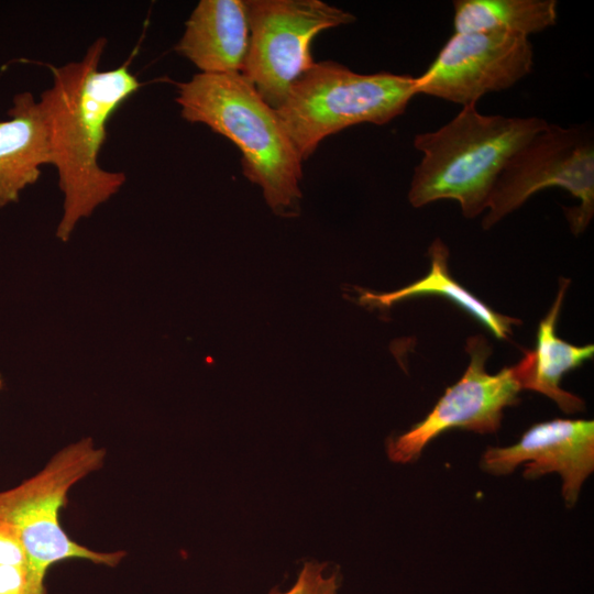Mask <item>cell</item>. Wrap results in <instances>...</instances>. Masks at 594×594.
Masks as SVG:
<instances>
[{
  "instance_id": "5b68a950",
  "label": "cell",
  "mask_w": 594,
  "mask_h": 594,
  "mask_svg": "<svg viewBox=\"0 0 594 594\" xmlns=\"http://www.w3.org/2000/svg\"><path fill=\"white\" fill-rule=\"evenodd\" d=\"M103 449L90 438L62 449L45 468L18 486L0 492V520L14 526L23 541L30 568L31 594H46L47 570L66 559H86L116 566L123 551L97 552L73 541L59 524V510L78 481L102 466Z\"/></svg>"
},
{
  "instance_id": "8fae6325",
  "label": "cell",
  "mask_w": 594,
  "mask_h": 594,
  "mask_svg": "<svg viewBox=\"0 0 594 594\" xmlns=\"http://www.w3.org/2000/svg\"><path fill=\"white\" fill-rule=\"evenodd\" d=\"M250 29L243 0H201L185 23L175 46L204 74L241 73Z\"/></svg>"
},
{
  "instance_id": "277c9868",
  "label": "cell",
  "mask_w": 594,
  "mask_h": 594,
  "mask_svg": "<svg viewBox=\"0 0 594 594\" xmlns=\"http://www.w3.org/2000/svg\"><path fill=\"white\" fill-rule=\"evenodd\" d=\"M416 95L410 75L360 74L326 61L294 81L276 113L305 161L331 134L360 123H388Z\"/></svg>"
},
{
  "instance_id": "3957f363",
  "label": "cell",
  "mask_w": 594,
  "mask_h": 594,
  "mask_svg": "<svg viewBox=\"0 0 594 594\" xmlns=\"http://www.w3.org/2000/svg\"><path fill=\"white\" fill-rule=\"evenodd\" d=\"M547 125L538 117L486 116L476 106L462 107L447 124L415 136L421 160L414 169L409 202L419 208L451 199L465 218L479 216L513 155Z\"/></svg>"
},
{
  "instance_id": "ac0fdd59",
  "label": "cell",
  "mask_w": 594,
  "mask_h": 594,
  "mask_svg": "<svg viewBox=\"0 0 594 594\" xmlns=\"http://www.w3.org/2000/svg\"><path fill=\"white\" fill-rule=\"evenodd\" d=\"M0 594H31L29 566L0 564Z\"/></svg>"
},
{
  "instance_id": "6da1fadb",
  "label": "cell",
  "mask_w": 594,
  "mask_h": 594,
  "mask_svg": "<svg viewBox=\"0 0 594 594\" xmlns=\"http://www.w3.org/2000/svg\"><path fill=\"white\" fill-rule=\"evenodd\" d=\"M107 40H96L79 62L51 66L53 85L40 99L46 121L52 165L64 194L57 237L67 241L80 218L114 195L125 182L122 172L100 167L98 156L113 113L142 84L131 72L135 54L120 66L100 70Z\"/></svg>"
},
{
  "instance_id": "8992f818",
  "label": "cell",
  "mask_w": 594,
  "mask_h": 594,
  "mask_svg": "<svg viewBox=\"0 0 594 594\" xmlns=\"http://www.w3.org/2000/svg\"><path fill=\"white\" fill-rule=\"evenodd\" d=\"M548 187L563 188L580 201L565 212L573 234L582 233L594 216V139L588 128L548 123L522 145L494 185L483 228H492Z\"/></svg>"
},
{
  "instance_id": "52a82bcc",
  "label": "cell",
  "mask_w": 594,
  "mask_h": 594,
  "mask_svg": "<svg viewBox=\"0 0 594 594\" xmlns=\"http://www.w3.org/2000/svg\"><path fill=\"white\" fill-rule=\"evenodd\" d=\"M249 48L241 74L275 110L316 62L311 42L355 16L321 0H246Z\"/></svg>"
},
{
  "instance_id": "4fadbf2b",
  "label": "cell",
  "mask_w": 594,
  "mask_h": 594,
  "mask_svg": "<svg viewBox=\"0 0 594 594\" xmlns=\"http://www.w3.org/2000/svg\"><path fill=\"white\" fill-rule=\"evenodd\" d=\"M570 280L561 278L557 298L547 316L539 322L535 350L525 351L522 359L514 365L521 389L541 393L565 413L584 409L583 400L560 387L563 375L592 359L593 344L574 345L557 336L556 326Z\"/></svg>"
},
{
  "instance_id": "7c38bea8",
  "label": "cell",
  "mask_w": 594,
  "mask_h": 594,
  "mask_svg": "<svg viewBox=\"0 0 594 594\" xmlns=\"http://www.w3.org/2000/svg\"><path fill=\"white\" fill-rule=\"evenodd\" d=\"M8 116L0 121V208L18 201L41 167L52 164L46 121L32 92L15 95Z\"/></svg>"
},
{
  "instance_id": "e0dca14e",
  "label": "cell",
  "mask_w": 594,
  "mask_h": 594,
  "mask_svg": "<svg viewBox=\"0 0 594 594\" xmlns=\"http://www.w3.org/2000/svg\"><path fill=\"white\" fill-rule=\"evenodd\" d=\"M0 564L29 566V557L18 529L3 520H0Z\"/></svg>"
},
{
  "instance_id": "2e32d148",
  "label": "cell",
  "mask_w": 594,
  "mask_h": 594,
  "mask_svg": "<svg viewBox=\"0 0 594 594\" xmlns=\"http://www.w3.org/2000/svg\"><path fill=\"white\" fill-rule=\"evenodd\" d=\"M326 563L305 562L293 587L283 594H337L338 572L324 576Z\"/></svg>"
},
{
  "instance_id": "d6986e66",
  "label": "cell",
  "mask_w": 594,
  "mask_h": 594,
  "mask_svg": "<svg viewBox=\"0 0 594 594\" xmlns=\"http://www.w3.org/2000/svg\"><path fill=\"white\" fill-rule=\"evenodd\" d=\"M1 386H2V378H1V375H0V388H1Z\"/></svg>"
},
{
  "instance_id": "7a4b0ae2",
  "label": "cell",
  "mask_w": 594,
  "mask_h": 594,
  "mask_svg": "<svg viewBox=\"0 0 594 594\" xmlns=\"http://www.w3.org/2000/svg\"><path fill=\"white\" fill-rule=\"evenodd\" d=\"M175 100L186 121L206 124L238 146L243 175L262 188L275 213H298L302 160L276 110L241 73H199L177 84Z\"/></svg>"
},
{
  "instance_id": "ba28073f",
  "label": "cell",
  "mask_w": 594,
  "mask_h": 594,
  "mask_svg": "<svg viewBox=\"0 0 594 594\" xmlns=\"http://www.w3.org/2000/svg\"><path fill=\"white\" fill-rule=\"evenodd\" d=\"M469 365L448 387L429 414L406 432L387 441L388 458L396 463L417 460L426 446L450 429L493 433L501 428L504 409L518 404L521 389L513 366L490 374L485 364L492 350L483 336L466 340Z\"/></svg>"
},
{
  "instance_id": "30bf717a",
  "label": "cell",
  "mask_w": 594,
  "mask_h": 594,
  "mask_svg": "<svg viewBox=\"0 0 594 594\" xmlns=\"http://www.w3.org/2000/svg\"><path fill=\"white\" fill-rule=\"evenodd\" d=\"M519 465L527 479L559 474L563 499L572 507L594 470V421L557 418L535 424L516 443L488 448L481 460L493 475L510 474Z\"/></svg>"
},
{
  "instance_id": "9a60e30c",
  "label": "cell",
  "mask_w": 594,
  "mask_h": 594,
  "mask_svg": "<svg viewBox=\"0 0 594 594\" xmlns=\"http://www.w3.org/2000/svg\"><path fill=\"white\" fill-rule=\"evenodd\" d=\"M454 32H503L529 37L553 26L556 0H455Z\"/></svg>"
},
{
  "instance_id": "9c48e42d",
  "label": "cell",
  "mask_w": 594,
  "mask_h": 594,
  "mask_svg": "<svg viewBox=\"0 0 594 594\" xmlns=\"http://www.w3.org/2000/svg\"><path fill=\"white\" fill-rule=\"evenodd\" d=\"M529 37L503 32H454L427 70L416 77V92L462 107L506 90L530 74Z\"/></svg>"
},
{
  "instance_id": "5bb4252c",
  "label": "cell",
  "mask_w": 594,
  "mask_h": 594,
  "mask_svg": "<svg viewBox=\"0 0 594 594\" xmlns=\"http://www.w3.org/2000/svg\"><path fill=\"white\" fill-rule=\"evenodd\" d=\"M430 270L420 279L400 289L389 293L359 290V302L375 308H389L395 302L419 296H442L473 316L496 338L507 340L513 326L520 321L496 312L474 294L459 284L448 267L449 250L441 239H436L429 246Z\"/></svg>"
}]
</instances>
